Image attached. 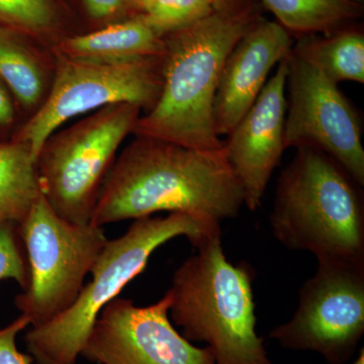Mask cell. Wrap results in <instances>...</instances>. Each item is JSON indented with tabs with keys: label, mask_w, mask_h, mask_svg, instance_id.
<instances>
[{
	"label": "cell",
	"mask_w": 364,
	"mask_h": 364,
	"mask_svg": "<svg viewBox=\"0 0 364 364\" xmlns=\"http://www.w3.org/2000/svg\"><path fill=\"white\" fill-rule=\"evenodd\" d=\"M135 136L105 177L91 225L102 228L160 212L219 224L238 217L245 198L226 149L196 150Z\"/></svg>",
	"instance_id": "1"
},
{
	"label": "cell",
	"mask_w": 364,
	"mask_h": 364,
	"mask_svg": "<svg viewBox=\"0 0 364 364\" xmlns=\"http://www.w3.org/2000/svg\"><path fill=\"white\" fill-rule=\"evenodd\" d=\"M255 21L249 11H215L164 36L161 92L139 117L134 135L191 149H225L215 131V91L227 57Z\"/></svg>",
	"instance_id": "2"
},
{
	"label": "cell",
	"mask_w": 364,
	"mask_h": 364,
	"mask_svg": "<svg viewBox=\"0 0 364 364\" xmlns=\"http://www.w3.org/2000/svg\"><path fill=\"white\" fill-rule=\"evenodd\" d=\"M363 186L331 157L298 148L277 179L270 214L273 236L284 247L318 261L364 263Z\"/></svg>",
	"instance_id": "3"
},
{
	"label": "cell",
	"mask_w": 364,
	"mask_h": 364,
	"mask_svg": "<svg viewBox=\"0 0 364 364\" xmlns=\"http://www.w3.org/2000/svg\"><path fill=\"white\" fill-rule=\"evenodd\" d=\"M221 238L203 242L174 272L170 320L189 342L207 343L215 364H272L256 331L252 268L232 264Z\"/></svg>",
	"instance_id": "4"
},
{
	"label": "cell",
	"mask_w": 364,
	"mask_h": 364,
	"mask_svg": "<svg viewBox=\"0 0 364 364\" xmlns=\"http://www.w3.org/2000/svg\"><path fill=\"white\" fill-rule=\"evenodd\" d=\"M184 236L193 247L222 236L221 224L172 213L135 220L128 231L105 244L91 269L92 279L73 305L47 324L33 327L25 340L38 364H76L102 309L147 267L160 246Z\"/></svg>",
	"instance_id": "5"
},
{
	"label": "cell",
	"mask_w": 364,
	"mask_h": 364,
	"mask_svg": "<svg viewBox=\"0 0 364 364\" xmlns=\"http://www.w3.org/2000/svg\"><path fill=\"white\" fill-rule=\"evenodd\" d=\"M142 109L114 104L53 133L36 160L43 196L59 217L90 225L100 188Z\"/></svg>",
	"instance_id": "6"
},
{
	"label": "cell",
	"mask_w": 364,
	"mask_h": 364,
	"mask_svg": "<svg viewBox=\"0 0 364 364\" xmlns=\"http://www.w3.org/2000/svg\"><path fill=\"white\" fill-rule=\"evenodd\" d=\"M28 264V284L16 298L33 327L51 322L78 298L109 239L102 228L62 219L41 195L18 225Z\"/></svg>",
	"instance_id": "7"
},
{
	"label": "cell",
	"mask_w": 364,
	"mask_h": 364,
	"mask_svg": "<svg viewBox=\"0 0 364 364\" xmlns=\"http://www.w3.org/2000/svg\"><path fill=\"white\" fill-rule=\"evenodd\" d=\"M56 57L51 88L16 138L30 147L35 160L46 140L73 117L114 104L148 112L161 92L163 55L121 62Z\"/></svg>",
	"instance_id": "8"
},
{
	"label": "cell",
	"mask_w": 364,
	"mask_h": 364,
	"mask_svg": "<svg viewBox=\"0 0 364 364\" xmlns=\"http://www.w3.org/2000/svg\"><path fill=\"white\" fill-rule=\"evenodd\" d=\"M299 299L293 318L269 338L289 350L317 352L330 364L351 360L364 334V263L318 261Z\"/></svg>",
	"instance_id": "9"
},
{
	"label": "cell",
	"mask_w": 364,
	"mask_h": 364,
	"mask_svg": "<svg viewBox=\"0 0 364 364\" xmlns=\"http://www.w3.org/2000/svg\"><path fill=\"white\" fill-rule=\"evenodd\" d=\"M287 63L284 149L321 151L363 188V128L358 112L337 83L291 50Z\"/></svg>",
	"instance_id": "10"
},
{
	"label": "cell",
	"mask_w": 364,
	"mask_h": 364,
	"mask_svg": "<svg viewBox=\"0 0 364 364\" xmlns=\"http://www.w3.org/2000/svg\"><path fill=\"white\" fill-rule=\"evenodd\" d=\"M169 308L167 294L146 306L117 296L102 309L80 355L98 364H215L208 347L176 331Z\"/></svg>",
	"instance_id": "11"
},
{
	"label": "cell",
	"mask_w": 364,
	"mask_h": 364,
	"mask_svg": "<svg viewBox=\"0 0 364 364\" xmlns=\"http://www.w3.org/2000/svg\"><path fill=\"white\" fill-rule=\"evenodd\" d=\"M287 58L225 141L228 161L240 182L249 210H257L284 154Z\"/></svg>",
	"instance_id": "12"
},
{
	"label": "cell",
	"mask_w": 364,
	"mask_h": 364,
	"mask_svg": "<svg viewBox=\"0 0 364 364\" xmlns=\"http://www.w3.org/2000/svg\"><path fill=\"white\" fill-rule=\"evenodd\" d=\"M293 48L279 23L256 21L237 43L223 67L214 102L215 134L228 136L259 97L273 67Z\"/></svg>",
	"instance_id": "13"
},
{
	"label": "cell",
	"mask_w": 364,
	"mask_h": 364,
	"mask_svg": "<svg viewBox=\"0 0 364 364\" xmlns=\"http://www.w3.org/2000/svg\"><path fill=\"white\" fill-rule=\"evenodd\" d=\"M164 37L141 16L60 41L56 55L95 62H121L164 54Z\"/></svg>",
	"instance_id": "14"
},
{
	"label": "cell",
	"mask_w": 364,
	"mask_h": 364,
	"mask_svg": "<svg viewBox=\"0 0 364 364\" xmlns=\"http://www.w3.org/2000/svg\"><path fill=\"white\" fill-rule=\"evenodd\" d=\"M30 147L14 140L0 142V225H20L42 195Z\"/></svg>",
	"instance_id": "15"
},
{
	"label": "cell",
	"mask_w": 364,
	"mask_h": 364,
	"mask_svg": "<svg viewBox=\"0 0 364 364\" xmlns=\"http://www.w3.org/2000/svg\"><path fill=\"white\" fill-rule=\"evenodd\" d=\"M26 38L0 25V80L23 107L38 109L45 98L46 73Z\"/></svg>",
	"instance_id": "16"
},
{
	"label": "cell",
	"mask_w": 364,
	"mask_h": 364,
	"mask_svg": "<svg viewBox=\"0 0 364 364\" xmlns=\"http://www.w3.org/2000/svg\"><path fill=\"white\" fill-rule=\"evenodd\" d=\"M299 58L317 67L333 82H364V36L342 31L326 38H303L291 48Z\"/></svg>",
	"instance_id": "17"
},
{
	"label": "cell",
	"mask_w": 364,
	"mask_h": 364,
	"mask_svg": "<svg viewBox=\"0 0 364 364\" xmlns=\"http://www.w3.org/2000/svg\"><path fill=\"white\" fill-rule=\"evenodd\" d=\"M291 35L331 32L360 14L350 0H262Z\"/></svg>",
	"instance_id": "18"
},
{
	"label": "cell",
	"mask_w": 364,
	"mask_h": 364,
	"mask_svg": "<svg viewBox=\"0 0 364 364\" xmlns=\"http://www.w3.org/2000/svg\"><path fill=\"white\" fill-rule=\"evenodd\" d=\"M58 21L54 0H0V25L26 37H50Z\"/></svg>",
	"instance_id": "19"
},
{
	"label": "cell",
	"mask_w": 364,
	"mask_h": 364,
	"mask_svg": "<svg viewBox=\"0 0 364 364\" xmlns=\"http://www.w3.org/2000/svg\"><path fill=\"white\" fill-rule=\"evenodd\" d=\"M213 13H215L214 0H155L139 16L164 37Z\"/></svg>",
	"instance_id": "20"
},
{
	"label": "cell",
	"mask_w": 364,
	"mask_h": 364,
	"mask_svg": "<svg viewBox=\"0 0 364 364\" xmlns=\"http://www.w3.org/2000/svg\"><path fill=\"white\" fill-rule=\"evenodd\" d=\"M11 279L25 289L28 284V264L25 246L16 224L0 225V282Z\"/></svg>",
	"instance_id": "21"
},
{
	"label": "cell",
	"mask_w": 364,
	"mask_h": 364,
	"mask_svg": "<svg viewBox=\"0 0 364 364\" xmlns=\"http://www.w3.org/2000/svg\"><path fill=\"white\" fill-rule=\"evenodd\" d=\"M28 325H31L28 318L21 316L0 329V364H32L33 358L21 353L16 347V337Z\"/></svg>",
	"instance_id": "22"
},
{
	"label": "cell",
	"mask_w": 364,
	"mask_h": 364,
	"mask_svg": "<svg viewBox=\"0 0 364 364\" xmlns=\"http://www.w3.org/2000/svg\"><path fill=\"white\" fill-rule=\"evenodd\" d=\"M86 11L95 20L112 18L124 6L127 0H82Z\"/></svg>",
	"instance_id": "23"
},
{
	"label": "cell",
	"mask_w": 364,
	"mask_h": 364,
	"mask_svg": "<svg viewBox=\"0 0 364 364\" xmlns=\"http://www.w3.org/2000/svg\"><path fill=\"white\" fill-rule=\"evenodd\" d=\"M11 92L0 80V127H6L14 123V107Z\"/></svg>",
	"instance_id": "24"
},
{
	"label": "cell",
	"mask_w": 364,
	"mask_h": 364,
	"mask_svg": "<svg viewBox=\"0 0 364 364\" xmlns=\"http://www.w3.org/2000/svg\"><path fill=\"white\" fill-rule=\"evenodd\" d=\"M242 0H214L215 11L220 14H237L246 13Z\"/></svg>",
	"instance_id": "25"
},
{
	"label": "cell",
	"mask_w": 364,
	"mask_h": 364,
	"mask_svg": "<svg viewBox=\"0 0 364 364\" xmlns=\"http://www.w3.org/2000/svg\"><path fill=\"white\" fill-rule=\"evenodd\" d=\"M130 1L140 11V14H142L149 9L151 4H152L155 0H130Z\"/></svg>",
	"instance_id": "26"
},
{
	"label": "cell",
	"mask_w": 364,
	"mask_h": 364,
	"mask_svg": "<svg viewBox=\"0 0 364 364\" xmlns=\"http://www.w3.org/2000/svg\"><path fill=\"white\" fill-rule=\"evenodd\" d=\"M352 364H364V349H360V352H359L358 358L355 359V360L353 361V363Z\"/></svg>",
	"instance_id": "27"
},
{
	"label": "cell",
	"mask_w": 364,
	"mask_h": 364,
	"mask_svg": "<svg viewBox=\"0 0 364 364\" xmlns=\"http://www.w3.org/2000/svg\"><path fill=\"white\" fill-rule=\"evenodd\" d=\"M350 1L355 2V4H360V1H363V0H350Z\"/></svg>",
	"instance_id": "28"
}]
</instances>
